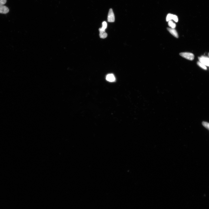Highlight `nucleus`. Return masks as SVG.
<instances>
[{
  "instance_id": "obj_16",
  "label": "nucleus",
  "mask_w": 209,
  "mask_h": 209,
  "mask_svg": "<svg viewBox=\"0 0 209 209\" xmlns=\"http://www.w3.org/2000/svg\"><path fill=\"white\" fill-rule=\"evenodd\" d=\"M208 56H209V53H208Z\"/></svg>"
},
{
  "instance_id": "obj_7",
  "label": "nucleus",
  "mask_w": 209,
  "mask_h": 209,
  "mask_svg": "<svg viewBox=\"0 0 209 209\" xmlns=\"http://www.w3.org/2000/svg\"><path fill=\"white\" fill-rule=\"evenodd\" d=\"M106 79L108 81L113 82L115 81L116 79L114 75L113 74H109L107 76Z\"/></svg>"
},
{
  "instance_id": "obj_3",
  "label": "nucleus",
  "mask_w": 209,
  "mask_h": 209,
  "mask_svg": "<svg viewBox=\"0 0 209 209\" xmlns=\"http://www.w3.org/2000/svg\"><path fill=\"white\" fill-rule=\"evenodd\" d=\"M108 21L110 22H113L115 21V17L114 14L112 9H110L109 13H108Z\"/></svg>"
},
{
  "instance_id": "obj_8",
  "label": "nucleus",
  "mask_w": 209,
  "mask_h": 209,
  "mask_svg": "<svg viewBox=\"0 0 209 209\" xmlns=\"http://www.w3.org/2000/svg\"><path fill=\"white\" fill-rule=\"evenodd\" d=\"M168 25L169 27L172 29H175L176 27V24L171 20H170L169 21Z\"/></svg>"
},
{
  "instance_id": "obj_6",
  "label": "nucleus",
  "mask_w": 209,
  "mask_h": 209,
  "mask_svg": "<svg viewBox=\"0 0 209 209\" xmlns=\"http://www.w3.org/2000/svg\"><path fill=\"white\" fill-rule=\"evenodd\" d=\"M100 32L99 35L100 37L102 39H104L107 37V33L105 32V30L101 28L99 29Z\"/></svg>"
},
{
  "instance_id": "obj_1",
  "label": "nucleus",
  "mask_w": 209,
  "mask_h": 209,
  "mask_svg": "<svg viewBox=\"0 0 209 209\" xmlns=\"http://www.w3.org/2000/svg\"><path fill=\"white\" fill-rule=\"evenodd\" d=\"M180 55L186 59L190 61H192L194 58V55L192 53L189 52H183L180 53Z\"/></svg>"
},
{
  "instance_id": "obj_10",
  "label": "nucleus",
  "mask_w": 209,
  "mask_h": 209,
  "mask_svg": "<svg viewBox=\"0 0 209 209\" xmlns=\"http://www.w3.org/2000/svg\"><path fill=\"white\" fill-rule=\"evenodd\" d=\"M174 15L171 14H169L167 15L166 20L167 21H169L170 20H172L173 17Z\"/></svg>"
},
{
  "instance_id": "obj_5",
  "label": "nucleus",
  "mask_w": 209,
  "mask_h": 209,
  "mask_svg": "<svg viewBox=\"0 0 209 209\" xmlns=\"http://www.w3.org/2000/svg\"><path fill=\"white\" fill-rule=\"evenodd\" d=\"M168 30L171 34L173 35L175 38H178L179 37L178 34L176 30L174 29H172V28H167Z\"/></svg>"
},
{
  "instance_id": "obj_9",
  "label": "nucleus",
  "mask_w": 209,
  "mask_h": 209,
  "mask_svg": "<svg viewBox=\"0 0 209 209\" xmlns=\"http://www.w3.org/2000/svg\"><path fill=\"white\" fill-rule=\"evenodd\" d=\"M197 63L198 65L201 67V68L205 70L207 69V68H206V66L204 65V64L202 63H201L200 61L198 62Z\"/></svg>"
},
{
  "instance_id": "obj_13",
  "label": "nucleus",
  "mask_w": 209,
  "mask_h": 209,
  "mask_svg": "<svg viewBox=\"0 0 209 209\" xmlns=\"http://www.w3.org/2000/svg\"><path fill=\"white\" fill-rule=\"evenodd\" d=\"M172 20H173L175 22H178V19L177 16V15H174Z\"/></svg>"
},
{
  "instance_id": "obj_15",
  "label": "nucleus",
  "mask_w": 209,
  "mask_h": 209,
  "mask_svg": "<svg viewBox=\"0 0 209 209\" xmlns=\"http://www.w3.org/2000/svg\"><path fill=\"white\" fill-rule=\"evenodd\" d=\"M208 129V130H209V124L208 127V129Z\"/></svg>"
},
{
  "instance_id": "obj_14",
  "label": "nucleus",
  "mask_w": 209,
  "mask_h": 209,
  "mask_svg": "<svg viewBox=\"0 0 209 209\" xmlns=\"http://www.w3.org/2000/svg\"><path fill=\"white\" fill-rule=\"evenodd\" d=\"M7 0H0V5L5 4Z\"/></svg>"
},
{
  "instance_id": "obj_2",
  "label": "nucleus",
  "mask_w": 209,
  "mask_h": 209,
  "mask_svg": "<svg viewBox=\"0 0 209 209\" xmlns=\"http://www.w3.org/2000/svg\"><path fill=\"white\" fill-rule=\"evenodd\" d=\"M199 60L201 63L206 66L209 67V58L205 56L198 57Z\"/></svg>"
},
{
  "instance_id": "obj_12",
  "label": "nucleus",
  "mask_w": 209,
  "mask_h": 209,
  "mask_svg": "<svg viewBox=\"0 0 209 209\" xmlns=\"http://www.w3.org/2000/svg\"><path fill=\"white\" fill-rule=\"evenodd\" d=\"M202 124L204 127L207 129L208 127L209 123L207 122H203L202 123Z\"/></svg>"
},
{
  "instance_id": "obj_11",
  "label": "nucleus",
  "mask_w": 209,
  "mask_h": 209,
  "mask_svg": "<svg viewBox=\"0 0 209 209\" xmlns=\"http://www.w3.org/2000/svg\"><path fill=\"white\" fill-rule=\"evenodd\" d=\"M102 27L101 28L102 29L105 30L107 27V23L106 22L104 21L102 23Z\"/></svg>"
},
{
  "instance_id": "obj_4",
  "label": "nucleus",
  "mask_w": 209,
  "mask_h": 209,
  "mask_svg": "<svg viewBox=\"0 0 209 209\" xmlns=\"http://www.w3.org/2000/svg\"><path fill=\"white\" fill-rule=\"evenodd\" d=\"M9 11V9L8 8L4 5H0V13L2 14H6Z\"/></svg>"
}]
</instances>
